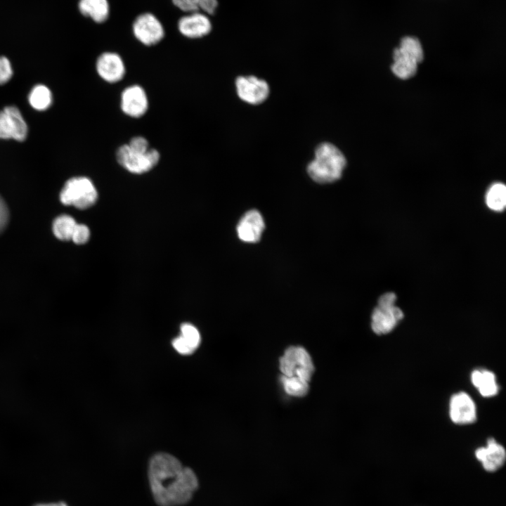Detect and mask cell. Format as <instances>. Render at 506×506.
<instances>
[{"label": "cell", "instance_id": "f546056e", "mask_svg": "<svg viewBox=\"0 0 506 506\" xmlns=\"http://www.w3.org/2000/svg\"><path fill=\"white\" fill-rule=\"evenodd\" d=\"M34 506H67L64 502H51V503H40Z\"/></svg>", "mask_w": 506, "mask_h": 506}, {"label": "cell", "instance_id": "5bb4252c", "mask_svg": "<svg viewBox=\"0 0 506 506\" xmlns=\"http://www.w3.org/2000/svg\"><path fill=\"white\" fill-rule=\"evenodd\" d=\"M474 455L483 468L488 472L500 469L506 460L505 448L493 438L488 439L486 446L478 448Z\"/></svg>", "mask_w": 506, "mask_h": 506}, {"label": "cell", "instance_id": "7a4b0ae2", "mask_svg": "<svg viewBox=\"0 0 506 506\" xmlns=\"http://www.w3.org/2000/svg\"><path fill=\"white\" fill-rule=\"evenodd\" d=\"M346 163L344 155L335 145L323 143L316 148L315 158L308 164L307 171L317 183H332L342 176Z\"/></svg>", "mask_w": 506, "mask_h": 506}, {"label": "cell", "instance_id": "cb8c5ba5", "mask_svg": "<svg viewBox=\"0 0 506 506\" xmlns=\"http://www.w3.org/2000/svg\"><path fill=\"white\" fill-rule=\"evenodd\" d=\"M127 145L131 150L136 153H145L150 148L149 141L143 136H133Z\"/></svg>", "mask_w": 506, "mask_h": 506}, {"label": "cell", "instance_id": "7402d4cb", "mask_svg": "<svg viewBox=\"0 0 506 506\" xmlns=\"http://www.w3.org/2000/svg\"><path fill=\"white\" fill-rule=\"evenodd\" d=\"M29 102L37 110H46L52 102L51 92L46 86L38 84L30 91Z\"/></svg>", "mask_w": 506, "mask_h": 506}, {"label": "cell", "instance_id": "603a6c76", "mask_svg": "<svg viewBox=\"0 0 506 506\" xmlns=\"http://www.w3.org/2000/svg\"><path fill=\"white\" fill-rule=\"evenodd\" d=\"M280 382L285 393L292 396H304L309 389V382L295 376L282 375Z\"/></svg>", "mask_w": 506, "mask_h": 506}, {"label": "cell", "instance_id": "9a60e30c", "mask_svg": "<svg viewBox=\"0 0 506 506\" xmlns=\"http://www.w3.org/2000/svg\"><path fill=\"white\" fill-rule=\"evenodd\" d=\"M212 27L208 16L199 11L188 13L178 22L179 31L189 39L202 38L211 32Z\"/></svg>", "mask_w": 506, "mask_h": 506}, {"label": "cell", "instance_id": "d4e9b609", "mask_svg": "<svg viewBox=\"0 0 506 506\" xmlns=\"http://www.w3.org/2000/svg\"><path fill=\"white\" fill-rule=\"evenodd\" d=\"M89 238V228L84 224L77 223L71 240L77 245H83L88 242Z\"/></svg>", "mask_w": 506, "mask_h": 506}, {"label": "cell", "instance_id": "f1b7e54d", "mask_svg": "<svg viewBox=\"0 0 506 506\" xmlns=\"http://www.w3.org/2000/svg\"><path fill=\"white\" fill-rule=\"evenodd\" d=\"M218 6L217 0H202L199 6V11H202L205 14H214Z\"/></svg>", "mask_w": 506, "mask_h": 506}, {"label": "cell", "instance_id": "83f0119b", "mask_svg": "<svg viewBox=\"0 0 506 506\" xmlns=\"http://www.w3.org/2000/svg\"><path fill=\"white\" fill-rule=\"evenodd\" d=\"M9 220V212L8 207L0 196V233L4 231Z\"/></svg>", "mask_w": 506, "mask_h": 506}, {"label": "cell", "instance_id": "2e32d148", "mask_svg": "<svg viewBox=\"0 0 506 506\" xmlns=\"http://www.w3.org/2000/svg\"><path fill=\"white\" fill-rule=\"evenodd\" d=\"M264 226L261 214L257 210H250L240 220L237 226L238 235L245 242H256L259 240Z\"/></svg>", "mask_w": 506, "mask_h": 506}, {"label": "cell", "instance_id": "9c48e42d", "mask_svg": "<svg viewBox=\"0 0 506 506\" xmlns=\"http://www.w3.org/2000/svg\"><path fill=\"white\" fill-rule=\"evenodd\" d=\"M132 30L136 39L145 46L158 44L164 36L161 22L150 13L139 15L133 23Z\"/></svg>", "mask_w": 506, "mask_h": 506}, {"label": "cell", "instance_id": "484cf974", "mask_svg": "<svg viewBox=\"0 0 506 506\" xmlns=\"http://www.w3.org/2000/svg\"><path fill=\"white\" fill-rule=\"evenodd\" d=\"M174 5L179 9L186 13L199 11V6L202 0H171Z\"/></svg>", "mask_w": 506, "mask_h": 506}, {"label": "cell", "instance_id": "8fae6325", "mask_svg": "<svg viewBox=\"0 0 506 506\" xmlns=\"http://www.w3.org/2000/svg\"><path fill=\"white\" fill-rule=\"evenodd\" d=\"M96 69L98 76L108 84L122 81L126 74V65L122 58L117 53L106 51L97 58Z\"/></svg>", "mask_w": 506, "mask_h": 506}, {"label": "cell", "instance_id": "5b68a950", "mask_svg": "<svg viewBox=\"0 0 506 506\" xmlns=\"http://www.w3.org/2000/svg\"><path fill=\"white\" fill-rule=\"evenodd\" d=\"M396 299L393 292L385 293L379 297L371 317V327L375 334L381 335L391 332L403 319V313L395 306Z\"/></svg>", "mask_w": 506, "mask_h": 506}, {"label": "cell", "instance_id": "4fadbf2b", "mask_svg": "<svg viewBox=\"0 0 506 506\" xmlns=\"http://www.w3.org/2000/svg\"><path fill=\"white\" fill-rule=\"evenodd\" d=\"M449 414L453 422L469 424L476 420V408L470 396L463 391L453 394L450 400Z\"/></svg>", "mask_w": 506, "mask_h": 506}, {"label": "cell", "instance_id": "4316f807", "mask_svg": "<svg viewBox=\"0 0 506 506\" xmlns=\"http://www.w3.org/2000/svg\"><path fill=\"white\" fill-rule=\"evenodd\" d=\"M13 70L9 60L0 56V84L6 83L12 77Z\"/></svg>", "mask_w": 506, "mask_h": 506}, {"label": "cell", "instance_id": "3957f363", "mask_svg": "<svg viewBox=\"0 0 506 506\" xmlns=\"http://www.w3.org/2000/svg\"><path fill=\"white\" fill-rule=\"evenodd\" d=\"M423 57V49L420 41L413 37H406L401 39L399 47L394 51L391 70L400 79H409L415 74L417 65Z\"/></svg>", "mask_w": 506, "mask_h": 506}, {"label": "cell", "instance_id": "8992f818", "mask_svg": "<svg viewBox=\"0 0 506 506\" xmlns=\"http://www.w3.org/2000/svg\"><path fill=\"white\" fill-rule=\"evenodd\" d=\"M160 152L150 148L145 153H136L130 150L127 143L119 145L115 152L117 162L133 174H143L153 169L160 162Z\"/></svg>", "mask_w": 506, "mask_h": 506}, {"label": "cell", "instance_id": "6da1fadb", "mask_svg": "<svg viewBox=\"0 0 506 506\" xmlns=\"http://www.w3.org/2000/svg\"><path fill=\"white\" fill-rule=\"evenodd\" d=\"M148 477L153 497L160 506L186 503L198 486L194 472L166 453H157L151 458Z\"/></svg>", "mask_w": 506, "mask_h": 506}, {"label": "cell", "instance_id": "44dd1931", "mask_svg": "<svg viewBox=\"0 0 506 506\" xmlns=\"http://www.w3.org/2000/svg\"><path fill=\"white\" fill-rule=\"evenodd\" d=\"M77 222L72 216L60 215L53 223V232L55 236L60 240H71Z\"/></svg>", "mask_w": 506, "mask_h": 506}, {"label": "cell", "instance_id": "30bf717a", "mask_svg": "<svg viewBox=\"0 0 506 506\" xmlns=\"http://www.w3.org/2000/svg\"><path fill=\"white\" fill-rule=\"evenodd\" d=\"M27 131V123L18 108L7 106L0 111V138L23 141Z\"/></svg>", "mask_w": 506, "mask_h": 506}, {"label": "cell", "instance_id": "7c38bea8", "mask_svg": "<svg viewBox=\"0 0 506 506\" xmlns=\"http://www.w3.org/2000/svg\"><path fill=\"white\" fill-rule=\"evenodd\" d=\"M237 93L242 100L253 105L264 102L269 94L267 82L254 76L238 77L235 80Z\"/></svg>", "mask_w": 506, "mask_h": 506}, {"label": "cell", "instance_id": "ba28073f", "mask_svg": "<svg viewBox=\"0 0 506 506\" xmlns=\"http://www.w3.org/2000/svg\"><path fill=\"white\" fill-rule=\"evenodd\" d=\"M121 111L126 116L138 119L143 117L149 108V98L145 89L133 84L122 91L119 98Z\"/></svg>", "mask_w": 506, "mask_h": 506}, {"label": "cell", "instance_id": "52a82bcc", "mask_svg": "<svg viewBox=\"0 0 506 506\" xmlns=\"http://www.w3.org/2000/svg\"><path fill=\"white\" fill-rule=\"evenodd\" d=\"M283 375L295 376L309 382L314 372V366L308 351L302 346H292L284 352L279 361Z\"/></svg>", "mask_w": 506, "mask_h": 506}, {"label": "cell", "instance_id": "277c9868", "mask_svg": "<svg viewBox=\"0 0 506 506\" xmlns=\"http://www.w3.org/2000/svg\"><path fill=\"white\" fill-rule=\"evenodd\" d=\"M98 191L92 181L86 176L70 179L60 194L61 202L79 209L92 207L97 201Z\"/></svg>", "mask_w": 506, "mask_h": 506}, {"label": "cell", "instance_id": "ffe728a7", "mask_svg": "<svg viewBox=\"0 0 506 506\" xmlns=\"http://www.w3.org/2000/svg\"><path fill=\"white\" fill-rule=\"evenodd\" d=\"M486 203L493 211H502L506 205L505 186L501 183L493 184L486 193Z\"/></svg>", "mask_w": 506, "mask_h": 506}, {"label": "cell", "instance_id": "e0dca14e", "mask_svg": "<svg viewBox=\"0 0 506 506\" xmlns=\"http://www.w3.org/2000/svg\"><path fill=\"white\" fill-rule=\"evenodd\" d=\"M200 343V335L197 329L190 323L181 326V335L174 339L172 345L181 354H191Z\"/></svg>", "mask_w": 506, "mask_h": 506}, {"label": "cell", "instance_id": "d6986e66", "mask_svg": "<svg viewBox=\"0 0 506 506\" xmlns=\"http://www.w3.org/2000/svg\"><path fill=\"white\" fill-rule=\"evenodd\" d=\"M79 9L84 15L98 23L105 21L110 13L108 0H80Z\"/></svg>", "mask_w": 506, "mask_h": 506}, {"label": "cell", "instance_id": "ac0fdd59", "mask_svg": "<svg viewBox=\"0 0 506 506\" xmlns=\"http://www.w3.org/2000/svg\"><path fill=\"white\" fill-rule=\"evenodd\" d=\"M471 382L483 397H493L498 393L499 386L495 374L491 371L474 370L471 374Z\"/></svg>", "mask_w": 506, "mask_h": 506}]
</instances>
